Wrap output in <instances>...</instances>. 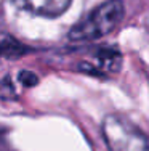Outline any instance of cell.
I'll return each instance as SVG.
<instances>
[{
    "instance_id": "6da1fadb",
    "label": "cell",
    "mask_w": 149,
    "mask_h": 151,
    "mask_svg": "<svg viewBox=\"0 0 149 151\" xmlns=\"http://www.w3.org/2000/svg\"><path fill=\"white\" fill-rule=\"evenodd\" d=\"M123 15L125 6L122 0H106L69 31V39L72 42L98 40L111 34L122 23Z\"/></svg>"
},
{
    "instance_id": "7a4b0ae2",
    "label": "cell",
    "mask_w": 149,
    "mask_h": 151,
    "mask_svg": "<svg viewBox=\"0 0 149 151\" xmlns=\"http://www.w3.org/2000/svg\"><path fill=\"white\" fill-rule=\"evenodd\" d=\"M120 53L117 50H101L95 56L93 63H88L87 68H83L87 73L91 74H106V73H115L120 68Z\"/></svg>"
},
{
    "instance_id": "3957f363",
    "label": "cell",
    "mask_w": 149,
    "mask_h": 151,
    "mask_svg": "<svg viewBox=\"0 0 149 151\" xmlns=\"http://www.w3.org/2000/svg\"><path fill=\"white\" fill-rule=\"evenodd\" d=\"M27 10L45 18L59 16L69 8L72 0H23Z\"/></svg>"
},
{
    "instance_id": "277c9868",
    "label": "cell",
    "mask_w": 149,
    "mask_h": 151,
    "mask_svg": "<svg viewBox=\"0 0 149 151\" xmlns=\"http://www.w3.org/2000/svg\"><path fill=\"white\" fill-rule=\"evenodd\" d=\"M8 40H10V44H11V45H8V42H6V40H3V47H2L3 56H6V58H16V56L23 55V53L26 52V48H24L23 45L18 44L15 39H10L8 37Z\"/></svg>"
},
{
    "instance_id": "5b68a950",
    "label": "cell",
    "mask_w": 149,
    "mask_h": 151,
    "mask_svg": "<svg viewBox=\"0 0 149 151\" xmlns=\"http://www.w3.org/2000/svg\"><path fill=\"white\" fill-rule=\"evenodd\" d=\"M19 81L23 82L26 87H32L38 82V77L34 73H29V71H21L19 73Z\"/></svg>"
}]
</instances>
